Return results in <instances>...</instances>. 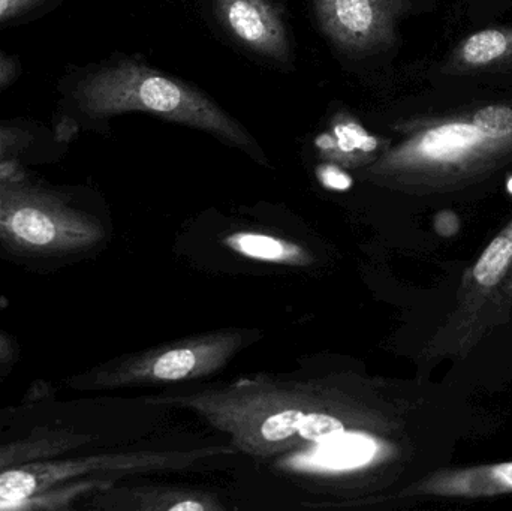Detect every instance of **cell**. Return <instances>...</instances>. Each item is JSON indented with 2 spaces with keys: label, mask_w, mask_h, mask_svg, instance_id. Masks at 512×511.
I'll list each match as a JSON object with an SVG mask.
<instances>
[{
  "label": "cell",
  "mask_w": 512,
  "mask_h": 511,
  "mask_svg": "<svg viewBox=\"0 0 512 511\" xmlns=\"http://www.w3.org/2000/svg\"><path fill=\"white\" fill-rule=\"evenodd\" d=\"M147 402L192 411L252 458H273L358 435L385 437L399 429L375 381L349 374L310 380L256 375L222 386L165 393Z\"/></svg>",
  "instance_id": "6da1fadb"
},
{
  "label": "cell",
  "mask_w": 512,
  "mask_h": 511,
  "mask_svg": "<svg viewBox=\"0 0 512 511\" xmlns=\"http://www.w3.org/2000/svg\"><path fill=\"white\" fill-rule=\"evenodd\" d=\"M423 107L391 123L397 141L360 176L415 198H466L512 171V87L432 83Z\"/></svg>",
  "instance_id": "7a4b0ae2"
},
{
  "label": "cell",
  "mask_w": 512,
  "mask_h": 511,
  "mask_svg": "<svg viewBox=\"0 0 512 511\" xmlns=\"http://www.w3.org/2000/svg\"><path fill=\"white\" fill-rule=\"evenodd\" d=\"M53 132L68 146L87 125L125 113H149L200 129L268 165L248 131L206 93L134 59L99 63L63 75L57 84Z\"/></svg>",
  "instance_id": "3957f363"
},
{
  "label": "cell",
  "mask_w": 512,
  "mask_h": 511,
  "mask_svg": "<svg viewBox=\"0 0 512 511\" xmlns=\"http://www.w3.org/2000/svg\"><path fill=\"white\" fill-rule=\"evenodd\" d=\"M104 239L101 221L68 195L30 179L17 162L0 165V245L18 254L63 257Z\"/></svg>",
  "instance_id": "277c9868"
},
{
  "label": "cell",
  "mask_w": 512,
  "mask_h": 511,
  "mask_svg": "<svg viewBox=\"0 0 512 511\" xmlns=\"http://www.w3.org/2000/svg\"><path fill=\"white\" fill-rule=\"evenodd\" d=\"M264 338L256 329H222L117 357L66 381L78 392L188 383L222 371L245 348Z\"/></svg>",
  "instance_id": "5b68a950"
},
{
  "label": "cell",
  "mask_w": 512,
  "mask_h": 511,
  "mask_svg": "<svg viewBox=\"0 0 512 511\" xmlns=\"http://www.w3.org/2000/svg\"><path fill=\"white\" fill-rule=\"evenodd\" d=\"M234 447L210 446L173 452L104 453L75 458L39 459L0 474V511L39 492L89 477L128 476L152 471L185 470L198 462L233 455ZM114 479V477H113Z\"/></svg>",
  "instance_id": "8992f818"
},
{
  "label": "cell",
  "mask_w": 512,
  "mask_h": 511,
  "mask_svg": "<svg viewBox=\"0 0 512 511\" xmlns=\"http://www.w3.org/2000/svg\"><path fill=\"white\" fill-rule=\"evenodd\" d=\"M313 8L322 32L339 50L367 56L393 50L415 0H313Z\"/></svg>",
  "instance_id": "52a82bcc"
},
{
  "label": "cell",
  "mask_w": 512,
  "mask_h": 511,
  "mask_svg": "<svg viewBox=\"0 0 512 511\" xmlns=\"http://www.w3.org/2000/svg\"><path fill=\"white\" fill-rule=\"evenodd\" d=\"M432 83L512 87V23L475 27L457 39L430 72Z\"/></svg>",
  "instance_id": "ba28073f"
},
{
  "label": "cell",
  "mask_w": 512,
  "mask_h": 511,
  "mask_svg": "<svg viewBox=\"0 0 512 511\" xmlns=\"http://www.w3.org/2000/svg\"><path fill=\"white\" fill-rule=\"evenodd\" d=\"M216 17L252 53L288 62L291 42L279 8L271 0H212Z\"/></svg>",
  "instance_id": "9c48e42d"
},
{
  "label": "cell",
  "mask_w": 512,
  "mask_h": 511,
  "mask_svg": "<svg viewBox=\"0 0 512 511\" xmlns=\"http://www.w3.org/2000/svg\"><path fill=\"white\" fill-rule=\"evenodd\" d=\"M86 509L104 511H224L216 495L168 485L110 486L87 498Z\"/></svg>",
  "instance_id": "30bf717a"
},
{
  "label": "cell",
  "mask_w": 512,
  "mask_h": 511,
  "mask_svg": "<svg viewBox=\"0 0 512 511\" xmlns=\"http://www.w3.org/2000/svg\"><path fill=\"white\" fill-rule=\"evenodd\" d=\"M512 494V462L441 470L400 492L402 498H478Z\"/></svg>",
  "instance_id": "8fae6325"
},
{
  "label": "cell",
  "mask_w": 512,
  "mask_h": 511,
  "mask_svg": "<svg viewBox=\"0 0 512 511\" xmlns=\"http://www.w3.org/2000/svg\"><path fill=\"white\" fill-rule=\"evenodd\" d=\"M390 146V138L373 134L346 111H339L328 131L315 138L319 158L346 170H361L372 164Z\"/></svg>",
  "instance_id": "7c38bea8"
},
{
  "label": "cell",
  "mask_w": 512,
  "mask_h": 511,
  "mask_svg": "<svg viewBox=\"0 0 512 511\" xmlns=\"http://www.w3.org/2000/svg\"><path fill=\"white\" fill-rule=\"evenodd\" d=\"M512 273V219L465 273L459 293L460 309L469 311L502 287Z\"/></svg>",
  "instance_id": "4fadbf2b"
},
{
  "label": "cell",
  "mask_w": 512,
  "mask_h": 511,
  "mask_svg": "<svg viewBox=\"0 0 512 511\" xmlns=\"http://www.w3.org/2000/svg\"><path fill=\"white\" fill-rule=\"evenodd\" d=\"M92 438L69 428L36 429L20 440L0 444V474L39 459L66 456L89 444Z\"/></svg>",
  "instance_id": "5bb4252c"
},
{
  "label": "cell",
  "mask_w": 512,
  "mask_h": 511,
  "mask_svg": "<svg viewBox=\"0 0 512 511\" xmlns=\"http://www.w3.org/2000/svg\"><path fill=\"white\" fill-rule=\"evenodd\" d=\"M224 245L240 257L277 266L307 267L315 261L304 246L259 231H236L228 234L224 237Z\"/></svg>",
  "instance_id": "9a60e30c"
},
{
  "label": "cell",
  "mask_w": 512,
  "mask_h": 511,
  "mask_svg": "<svg viewBox=\"0 0 512 511\" xmlns=\"http://www.w3.org/2000/svg\"><path fill=\"white\" fill-rule=\"evenodd\" d=\"M65 0H0V30L38 20Z\"/></svg>",
  "instance_id": "2e32d148"
},
{
  "label": "cell",
  "mask_w": 512,
  "mask_h": 511,
  "mask_svg": "<svg viewBox=\"0 0 512 511\" xmlns=\"http://www.w3.org/2000/svg\"><path fill=\"white\" fill-rule=\"evenodd\" d=\"M460 11L475 27L498 21L512 8V0H457Z\"/></svg>",
  "instance_id": "e0dca14e"
},
{
  "label": "cell",
  "mask_w": 512,
  "mask_h": 511,
  "mask_svg": "<svg viewBox=\"0 0 512 511\" xmlns=\"http://www.w3.org/2000/svg\"><path fill=\"white\" fill-rule=\"evenodd\" d=\"M319 183L328 191L346 192L354 186V179L349 176L346 168L333 162H325L316 168Z\"/></svg>",
  "instance_id": "ac0fdd59"
},
{
  "label": "cell",
  "mask_w": 512,
  "mask_h": 511,
  "mask_svg": "<svg viewBox=\"0 0 512 511\" xmlns=\"http://www.w3.org/2000/svg\"><path fill=\"white\" fill-rule=\"evenodd\" d=\"M23 74V63L15 54L0 50V93L17 83Z\"/></svg>",
  "instance_id": "d6986e66"
},
{
  "label": "cell",
  "mask_w": 512,
  "mask_h": 511,
  "mask_svg": "<svg viewBox=\"0 0 512 511\" xmlns=\"http://www.w3.org/2000/svg\"><path fill=\"white\" fill-rule=\"evenodd\" d=\"M433 227H435L438 236L450 239V237L457 236L460 227H462V222H460L459 215L454 210L445 209L436 213L435 219H433Z\"/></svg>",
  "instance_id": "ffe728a7"
},
{
  "label": "cell",
  "mask_w": 512,
  "mask_h": 511,
  "mask_svg": "<svg viewBox=\"0 0 512 511\" xmlns=\"http://www.w3.org/2000/svg\"><path fill=\"white\" fill-rule=\"evenodd\" d=\"M17 357V342L11 335L0 330V366L12 365Z\"/></svg>",
  "instance_id": "44dd1931"
},
{
  "label": "cell",
  "mask_w": 512,
  "mask_h": 511,
  "mask_svg": "<svg viewBox=\"0 0 512 511\" xmlns=\"http://www.w3.org/2000/svg\"><path fill=\"white\" fill-rule=\"evenodd\" d=\"M505 188H507L508 194L512 197V171L508 174L507 179H505Z\"/></svg>",
  "instance_id": "7402d4cb"
}]
</instances>
